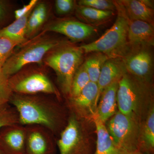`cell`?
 <instances>
[{"label":"cell","instance_id":"1","mask_svg":"<svg viewBox=\"0 0 154 154\" xmlns=\"http://www.w3.org/2000/svg\"><path fill=\"white\" fill-rule=\"evenodd\" d=\"M9 103L17 110L19 124L22 125H40L49 130L53 134L58 132L62 125V110L49 97L38 94H13Z\"/></svg>","mask_w":154,"mask_h":154},{"label":"cell","instance_id":"2","mask_svg":"<svg viewBox=\"0 0 154 154\" xmlns=\"http://www.w3.org/2000/svg\"><path fill=\"white\" fill-rule=\"evenodd\" d=\"M116 99L119 112L140 121L145 108L149 110L150 106L146 105L152 104L151 84L143 82L126 72L119 82Z\"/></svg>","mask_w":154,"mask_h":154},{"label":"cell","instance_id":"3","mask_svg":"<svg viewBox=\"0 0 154 154\" xmlns=\"http://www.w3.org/2000/svg\"><path fill=\"white\" fill-rule=\"evenodd\" d=\"M84 53L80 46L64 41L51 50L43 61L55 72L62 92L69 96L74 76L83 63Z\"/></svg>","mask_w":154,"mask_h":154},{"label":"cell","instance_id":"4","mask_svg":"<svg viewBox=\"0 0 154 154\" xmlns=\"http://www.w3.org/2000/svg\"><path fill=\"white\" fill-rule=\"evenodd\" d=\"M114 3L117 12L115 23L97 40L80 46L84 53H101L109 58H121L128 51V18L122 6L117 1Z\"/></svg>","mask_w":154,"mask_h":154},{"label":"cell","instance_id":"5","mask_svg":"<svg viewBox=\"0 0 154 154\" xmlns=\"http://www.w3.org/2000/svg\"><path fill=\"white\" fill-rule=\"evenodd\" d=\"M46 33L42 31L19 45V49L14 51L3 65V71L8 78L29 64L41 63L48 53L63 42Z\"/></svg>","mask_w":154,"mask_h":154},{"label":"cell","instance_id":"6","mask_svg":"<svg viewBox=\"0 0 154 154\" xmlns=\"http://www.w3.org/2000/svg\"><path fill=\"white\" fill-rule=\"evenodd\" d=\"M9 84L13 94H48L54 95L60 99L59 91L46 74L40 69L23 68L9 78Z\"/></svg>","mask_w":154,"mask_h":154},{"label":"cell","instance_id":"7","mask_svg":"<svg viewBox=\"0 0 154 154\" xmlns=\"http://www.w3.org/2000/svg\"><path fill=\"white\" fill-rule=\"evenodd\" d=\"M140 122L117 111L106 126L112 140L121 153L139 150Z\"/></svg>","mask_w":154,"mask_h":154},{"label":"cell","instance_id":"8","mask_svg":"<svg viewBox=\"0 0 154 154\" xmlns=\"http://www.w3.org/2000/svg\"><path fill=\"white\" fill-rule=\"evenodd\" d=\"M151 48H129L120 58L125 70L143 82L150 84L153 71V59Z\"/></svg>","mask_w":154,"mask_h":154},{"label":"cell","instance_id":"9","mask_svg":"<svg viewBox=\"0 0 154 154\" xmlns=\"http://www.w3.org/2000/svg\"><path fill=\"white\" fill-rule=\"evenodd\" d=\"M85 136L81 122L73 113L57 142L60 154H86Z\"/></svg>","mask_w":154,"mask_h":154},{"label":"cell","instance_id":"10","mask_svg":"<svg viewBox=\"0 0 154 154\" xmlns=\"http://www.w3.org/2000/svg\"><path fill=\"white\" fill-rule=\"evenodd\" d=\"M42 31L53 32L64 35L72 41H84L97 32L95 26L71 19H57L45 25Z\"/></svg>","mask_w":154,"mask_h":154},{"label":"cell","instance_id":"11","mask_svg":"<svg viewBox=\"0 0 154 154\" xmlns=\"http://www.w3.org/2000/svg\"><path fill=\"white\" fill-rule=\"evenodd\" d=\"M26 154H55L52 133L38 125L25 126Z\"/></svg>","mask_w":154,"mask_h":154},{"label":"cell","instance_id":"12","mask_svg":"<svg viewBox=\"0 0 154 154\" xmlns=\"http://www.w3.org/2000/svg\"><path fill=\"white\" fill-rule=\"evenodd\" d=\"M99 99L97 83L90 82L79 96L69 100L71 106L80 117L93 119L97 112Z\"/></svg>","mask_w":154,"mask_h":154},{"label":"cell","instance_id":"13","mask_svg":"<svg viewBox=\"0 0 154 154\" xmlns=\"http://www.w3.org/2000/svg\"><path fill=\"white\" fill-rule=\"evenodd\" d=\"M26 130L20 124L0 130V148L6 154H26Z\"/></svg>","mask_w":154,"mask_h":154},{"label":"cell","instance_id":"14","mask_svg":"<svg viewBox=\"0 0 154 154\" xmlns=\"http://www.w3.org/2000/svg\"><path fill=\"white\" fill-rule=\"evenodd\" d=\"M128 42L129 48H152L154 44L153 25L128 19Z\"/></svg>","mask_w":154,"mask_h":154},{"label":"cell","instance_id":"15","mask_svg":"<svg viewBox=\"0 0 154 154\" xmlns=\"http://www.w3.org/2000/svg\"><path fill=\"white\" fill-rule=\"evenodd\" d=\"M131 20L147 22L154 26V2L150 0L117 1Z\"/></svg>","mask_w":154,"mask_h":154},{"label":"cell","instance_id":"16","mask_svg":"<svg viewBox=\"0 0 154 154\" xmlns=\"http://www.w3.org/2000/svg\"><path fill=\"white\" fill-rule=\"evenodd\" d=\"M126 72L121 58H108L102 66L97 83L99 98L102 91L113 83L119 82Z\"/></svg>","mask_w":154,"mask_h":154},{"label":"cell","instance_id":"17","mask_svg":"<svg viewBox=\"0 0 154 154\" xmlns=\"http://www.w3.org/2000/svg\"><path fill=\"white\" fill-rule=\"evenodd\" d=\"M119 82L113 83L104 90L100 95L96 114L104 123L118 111L117 96Z\"/></svg>","mask_w":154,"mask_h":154},{"label":"cell","instance_id":"18","mask_svg":"<svg viewBox=\"0 0 154 154\" xmlns=\"http://www.w3.org/2000/svg\"><path fill=\"white\" fill-rule=\"evenodd\" d=\"M96 127L97 141L94 154H120L110 136L106 125L96 114L93 118Z\"/></svg>","mask_w":154,"mask_h":154},{"label":"cell","instance_id":"19","mask_svg":"<svg viewBox=\"0 0 154 154\" xmlns=\"http://www.w3.org/2000/svg\"><path fill=\"white\" fill-rule=\"evenodd\" d=\"M154 149V107L152 104L149 108L146 119L141 125L139 150L147 154H153Z\"/></svg>","mask_w":154,"mask_h":154},{"label":"cell","instance_id":"20","mask_svg":"<svg viewBox=\"0 0 154 154\" xmlns=\"http://www.w3.org/2000/svg\"><path fill=\"white\" fill-rule=\"evenodd\" d=\"M75 11L77 17L83 22L93 26L104 24L115 15L114 11H101L85 6L77 5Z\"/></svg>","mask_w":154,"mask_h":154},{"label":"cell","instance_id":"21","mask_svg":"<svg viewBox=\"0 0 154 154\" xmlns=\"http://www.w3.org/2000/svg\"><path fill=\"white\" fill-rule=\"evenodd\" d=\"M48 15V8L44 2H38L34 7L27 23L26 38L27 40L36 36L39 29L42 28Z\"/></svg>","mask_w":154,"mask_h":154},{"label":"cell","instance_id":"22","mask_svg":"<svg viewBox=\"0 0 154 154\" xmlns=\"http://www.w3.org/2000/svg\"><path fill=\"white\" fill-rule=\"evenodd\" d=\"M32 11L0 30V37L10 38L19 45L25 43L28 40L26 38V29L28 18Z\"/></svg>","mask_w":154,"mask_h":154},{"label":"cell","instance_id":"23","mask_svg":"<svg viewBox=\"0 0 154 154\" xmlns=\"http://www.w3.org/2000/svg\"><path fill=\"white\" fill-rule=\"evenodd\" d=\"M108 58L104 54L94 53L83 63L91 82L97 83L102 66Z\"/></svg>","mask_w":154,"mask_h":154},{"label":"cell","instance_id":"24","mask_svg":"<svg viewBox=\"0 0 154 154\" xmlns=\"http://www.w3.org/2000/svg\"><path fill=\"white\" fill-rule=\"evenodd\" d=\"M91 82L88 72L83 64H82L74 76L72 82L70 94L69 98L73 99L79 96Z\"/></svg>","mask_w":154,"mask_h":154},{"label":"cell","instance_id":"25","mask_svg":"<svg viewBox=\"0 0 154 154\" xmlns=\"http://www.w3.org/2000/svg\"><path fill=\"white\" fill-rule=\"evenodd\" d=\"M19 124L17 110L9 103L0 104V130L4 127Z\"/></svg>","mask_w":154,"mask_h":154},{"label":"cell","instance_id":"26","mask_svg":"<svg viewBox=\"0 0 154 154\" xmlns=\"http://www.w3.org/2000/svg\"><path fill=\"white\" fill-rule=\"evenodd\" d=\"M78 5L89 7L97 10L106 11H116L114 1L109 0H81Z\"/></svg>","mask_w":154,"mask_h":154},{"label":"cell","instance_id":"27","mask_svg":"<svg viewBox=\"0 0 154 154\" xmlns=\"http://www.w3.org/2000/svg\"><path fill=\"white\" fill-rule=\"evenodd\" d=\"M16 42L5 37H0V63L4 65L13 54L15 47L19 46Z\"/></svg>","mask_w":154,"mask_h":154},{"label":"cell","instance_id":"28","mask_svg":"<svg viewBox=\"0 0 154 154\" xmlns=\"http://www.w3.org/2000/svg\"><path fill=\"white\" fill-rule=\"evenodd\" d=\"M3 64L0 63V104L9 103L13 93L9 84V78L3 70Z\"/></svg>","mask_w":154,"mask_h":154},{"label":"cell","instance_id":"29","mask_svg":"<svg viewBox=\"0 0 154 154\" xmlns=\"http://www.w3.org/2000/svg\"><path fill=\"white\" fill-rule=\"evenodd\" d=\"M77 6L73 0H56L54 2L56 12L60 15L71 14L75 10Z\"/></svg>","mask_w":154,"mask_h":154},{"label":"cell","instance_id":"30","mask_svg":"<svg viewBox=\"0 0 154 154\" xmlns=\"http://www.w3.org/2000/svg\"><path fill=\"white\" fill-rule=\"evenodd\" d=\"M38 1L37 0H31L27 5H25L21 8L17 9L14 12V16L15 19H17L21 18L24 15L28 14L29 12L33 10L36 6Z\"/></svg>","mask_w":154,"mask_h":154},{"label":"cell","instance_id":"31","mask_svg":"<svg viewBox=\"0 0 154 154\" xmlns=\"http://www.w3.org/2000/svg\"><path fill=\"white\" fill-rule=\"evenodd\" d=\"M7 5L4 1L0 0V22H2L7 14Z\"/></svg>","mask_w":154,"mask_h":154},{"label":"cell","instance_id":"32","mask_svg":"<svg viewBox=\"0 0 154 154\" xmlns=\"http://www.w3.org/2000/svg\"><path fill=\"white\" fill-rule=\"evenodd\" d=\"M120 154H147L143 152L140 151H136L134 152H126L121 153Z\"/></svg>","mask_w":154,"mask_h":154},{"label":"cell","instance_id":"33","mask_svg":"<svg viewBox=\"0 0 154 154\" xmlns=\"http://www.w3.org/2000/svg\"><path fill=\"white\" fill-rule=\"evenodd\" d=\"M0 154H6V153L1 148H0Z\"/></svg>","mask_w":154,"mask_h":154}]
</instances>
